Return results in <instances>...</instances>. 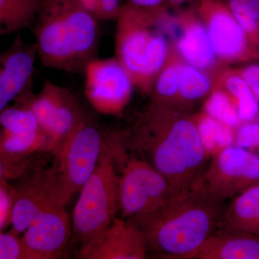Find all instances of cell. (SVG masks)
Masks as SVG:
<instances>
[{"mask_svg": "<svg viewBox=\"0 0 259 259\" xmlns=\"http://www.w3.org/2000/svg\"><path fill=\"white\" fill-rule=\"evenodd\" d=\"M135 148L163 175L171 195L193 187L209 157L201 138L197 117L151 100L131 133Z\"/></svg>", "mask_w": 259, "mask_h": 259, "instance_id": "cell-1", "label": "cell"}, {"mask_svg": "<svg viewBox=\"0 0 259 259\" xmlns=\"http://www.w3.org/2000/svg\"><path fill=\"white\" fill-rule=\"evenodd\" d=\"M221 204L211 199L197 182L172 195L153 212L130 222L144 232L148 250L163 258L190 259L221 228Z\"/></svg>", "mask_w": 259, "mask_h": 259, "instance_id": "cell-2", "label": "cell"}, {"mask_svg": "<svg viewBox=\"0 0 259 259\" xmlns=\"http://www.w3.org/2000/svg\"><path fill=\"white\" fill-rule=\"evenodd\" d=\"M116 20V59L128 73L135 88L151 95L172 53L165 32L168 20L166 8L145 10L126 3Z\"/></svg>", "mask_w": 259, "mask_h": 259, "instance_id": "cell-3", "label": "cell"}, {"mask_svg": "<svg viewBox=\"0 0 259 259\" xmlns=\"http://www.w3.org/2000/svg\"><path fill=\"white\" fill-rule=\"evenodd\" d=\"M105 143L93 175L80 191L72 214L73 236L81 250L95 246L120 210L115 153Z\"/></svg>", "mask_w": 259, "mask_h": 259, "instance_id": "cell-4", "label": "cell"}, {"mask_svg": "<svg viewBox=\"0 0 259 259\" xmlns=\"http://www.w3.org/2000/svg\"><path fill=\"white\" fill-rule=\"evenodd\" d=\"M105 141L99 129L84 115L55 151L49 168L56 203L64 206L81 189L96 169Z\"/></svg>", "mask_w": 259, "mask_h": 259, "instance_id": "cell-5", "label": "cell"}, {"mask_svg": "<svg viewBox=\"0 0 259 259\" xmlns=\"http://www.w3.org/2000/svg\"><path fill=\"white\" fill-rule=\"evenodd\" d=\"M166 177L145 158H130L119 176L120 210L131 221L153 212L171 197Z\"/></svg>", "mask_w": 259, "mask_h": 259, "instance_id": "cell-6", "label": "cell"}, {"mask_svg": "<svg viewBox=\"0 0 259 259\" xmlns=\"http://www.w3.org/2000/svg\"><path fill=\"white\" fill-rule=\"evenodd\" d=\"M205 193L222 204L259 182V156L236 145L212 155L198 181Z\"/></svg>", "mask_w": 259, "mask_h": 259, "instance_id": "cell-7", "label": "cell"}, {"mask_svg": "<svg viewBox=\"0 0 259 259\" xmlns=\"http://www.w3.org/2000/svg\"><path fill=\"white\" fill-rule=\"evenodd\" d=\"M84 94L95 110L104 115L119 116L128 105L134 83L115 58L93 59L83 70Z\"/></svg>", "mask_w": 259, "mask_h": 259, "instance_id": "cell-8", "label": "cell"}, {"mask_svg": "<svg viewBox=\"0 0 259 259\" xmlns=\"http://www.w3.org/2000/svg\"><path fill=\"white\" fill-rule=\"evenodd\" d=\"M199 18L207 29L218 60L226 62L259 61L246 34L223 0H199Z\"/></svg>", "mask_w": 259, "mask_h": 259, "instance_id": "cell-9", "label": "cell"}, {"mask_svg": "<svg viewBox=\"0 0 259 259\" xmlns=\"http://www.w3.org/2000/svg\"><path fill=\"white\" fill-rule=\"evenodd\" d=\"M32 27L37 56L44 66L66 72L79 73L69 28L59 0H44Z\"/></svg>", "mask_w": 259, "mask_h": 259, "instance_id": "cell-10", "label": "cell"}, {"mask_svg": "<svg viewBox=\"0 0 259 259\" xmlns=\"http://www.w3.org/2000/svg\"><path fill=\"white\" fill-rule=\"evenodd\" d=\"M0 124L1 165L9 166L40 148H48L47 136L25 104L2 110Z\"/></svg>", "mask_w": 259, "mask_h": 259, "instance_id": "cell-11", "label": "cell"}, {"mask_svg": "<svg viewBox=\"0 0 259 259\" xmlns=\"http://www.w3.org/2000/svg\"><path fill=\"white\" fill-rule=\"evenodd\" d=\"M64 206H51L21 237L29 259H55L64 253L73 234L72 222Z\"/></svg>", "mask_w": 259, "mask_h": 259, "instance_id": "cell-12", "label": "cell"}, {"mask_svg": "<svg viewBox=\"0 0 259 259\" xmlns=\"http://www.w3.org/2000/svg\"><path fill=\"white\" fill-rule=\"evenodd\" d=\"M36 45L17 37L0 56V111L32 88Z\"/></svg>", "mask_w": 259, "mask_h": 259, "instance_id": "cell-13", "label": "cell"}, {"mask_svg": "<svg viewBox=\"0 0 259 259\" xmlns=\"http://www.w3.org/2000/svg\"><path fill=\"white\" fill-rule=\"evenodd\" d=\"M148 245L144 232L128 221L115 218L101 240L92 248L79 251L86 259H144Z\"/></svg>", "mask_w": 259, "mask_h": 259, "instance_id": "cell-14", "label": "cell"}, {"mask_svg": "<svg viewBox=\"0 0 259 259\" xmlns=\"http://www.w3.org/2000/svg\"><path fill=\"white\" fill-rule=\"evenodd\" d=\"M71 34V44L79 72L95 59L100 44L98 21L79 0H59Z\"/></svg>", "mask_w": 259, "mask_h": 259, "instance_id": "cell-15", "label": "cell"}, {"mask_svg": "<svg viewBox=\"0 0 259 259\" xmlns=\"http://www.w3.org/2000/svg\"><path fill=\"white\" fill-rule=\"evenodd\" d=\"M56 204L54 184L49 169L38 174L21 190L15 192L12 231L19 235L23 233L44 210Z\"/></svg>", "mask_w": 259, "mask_h": 259, "instance_id": "cell-16", "label": "cell"}, {"mask_svg": "<svg viewBox=\"0 0 259 259\" xmlns=\"http://www.w3.org/2000/svg\"><path fill=\"white\" fill-rule=\"evenodd\" d=\"M178 19L181 30L175 49L180 59L202 71L210 69L218 59L204 23L190 11L182 13Z\"/></svg>", "mask_w": 259, "mask_h": 259, "instance_id": "cell-17", "label": "cell"}, {"mask_svg": "<svg viewBox=\"0 0 259 259\" xmlns=\"http://www.w3.org/2000/svg\"><path fill=\"white\" fill-rule=\"evenodd\" d=\"M190 259H259V236L219 228Z\"/></svg>", "mask_w": 259, "mask_h": 259, "instance_id": "cell-18", "label": "cell"}, {"mask_svg": "<svg viewBox=\"0 0 259 259\" xmlns=\"http://www.w3.org/2000/svg\"><path fill=\"white\" fill-rule=\"evenodd\" d=\"M221 228L259 236V182L233 199L223 213Z\"/></svg>", "mask_w": 259, "mask_h": 259, "instance_id": "cell-19", "label": "cell"}, {"mask_svg": "<svg viewBox=\"0 0 259 259\" xmlns=\"http://www.w3.org/2000/svg\"><path fill=\"white\" fill-rule=\"evenodd\" d=\"M214 87L226 92L236 107L242 122L254 120L259 111V101L241 74L228 71L218 77Z\"/></svg>", "mask_w": 259, "mask_h": 259, "instance_id": "cell-20", "label": "cell"}, {"mask_svg": "<svg viewBox=\"0 0 259 259\" xmlns=\"http://www.w3.org/2000/svg\"><path fill=\"white\" fill-rule=\"evenodd\" d=\"M44 0H0V35L32 27Z\"/></svg>", "mask_w": 259, "mask_h": 259, "instance_id": "cell-21", "label": "cell"}, {"mask_svg": "<svg viewBox=\"0 0 259 259\" xmlns=\"http://www.w3.org/2000/svg\"><path fill=\"white\" fill-rule=\"evenodd\" d=\"M83 115L74 95L63 88L59 106L47 135L48 148L56 151L77 125Z\"/></svg>", "mask_w": 259, "mask_h": 259, "instance_id": "cell-22", "label": "cell"}, {"mask_svg": "<svg viewBox=\"0 0 259 259\" xmlns=\"http://www.w3.org/2000/svg\"><path fill=\"white\" fill-rule=\"evenodd\" d=\"M214 83L205 71L183 61L181 68L176 107L202 100L212 92Z\"/></svg>", "mask_w": 259, "mask_h": 259, "instance_id": "cell-23", "label": "cell"}, {"mask_svg": "<svg viewBox=\"0 0 259 259\" xmlns=\"http://www.w3.org/2000/svg\"><path fill=\"white\" fill-rule=\"evenodd\" d=\"M201 138L209 156L223 148L234 144L235 134L233 127L214 120L205 113L197 117Z\"/></svg>", "mask_w": 259, "mask_h": 259, "instance_id": "cell-24", "label": "cell"}, {"mask_svg": "<svg viewBox=\"0 0 259 259\" xmlns=\"http://www.w3.org/2000/svg\"><path fill=\"white\" fill-rule=\"evenodd\" d=\"M259 56V0H225Z\"/></svg>", "mask_w": 259, "mask_h": 259, "instance_id": "cell-25", "label": "cell"}, {"mask_svg": "<svg viewBox=\"0 0 259 259\" xmlns=\"http://www.w3.org/2000/svg\"><path fill=\"white\" fill-rule=\"evenodd\" d=\"M204 113L233 128L241 125L242 122L231 99L217 87H213L204 104Z\"/></svg>", "mask_w": 259, "mask_h": 259, "instance_id": "cell-26", "label": "cell"}, {"mask_svg": "<svg viewBox=\"0 0 259 259\" xmlns=\"http://www.w3.org/2000/svg\"><path fill=\"white\" fill-rule=\"evenodd\" d=\"M20 235L10 231L0 233V259H29Z\"/></svg>", "mask_w": 259, "mask_h": 259, "instance_id": "cell-27", "label": "cell"}, {"mask_svg": "<svg viewBox=\"0 0 259 259\" xmlns=\"http://www.w3.org/2000/svg\"><path fill=\"white\" fill-rule=\"evenodd\" d=\"M234 145L259 156V122L248 121L238 126L235 134Z\"/></svg>", "mask_w": 259, "mask_h": 259, "instance_id": "cell-28", "label": "cell"}, {"mask_svg": "<svg viewBox=\"0 0 259 259\" xmlns=\"http://www.w3.org/2000/svg\"><path fill=\"white\" fill-rule=\"evenodd\" d=\"M15 197V191L9 188L5 178L1 177L0 185V230L1 231L11 223L12 212Z\"/></svg>", "mask_w": 259, "mask_h": 259, "instance_id": "cell-29", "label": "cell"}, {"mask_svg": "<svg viewBox=\"0 0 259 259\" xmlns=\"http://www.w3.org/2000/svg\"><path fill=\"white\" fill-rule=\"evenodd\" d=\"M100 20H116L123 5L121 0H98Z\"/></svg>", "mask_w": 259, "mask_h": 259, "instance_id": "cell-30", "label": "cell"}, {"mask_svg": "<svg viewBox=\"0 0 259 259\" xmlns=\"http://www.w3.org/2000/svg\"><path fill=\"white\" fill-rule=\"evenodd\" d=\"M236 71L248 83L259 101V64H250Z\"/></svg>", "mask_w": 259, "mask_h": 259, "instance_id": "cell-31", "label": "cell"}, {"mask_svg": "<svg viewBox=\"0 0 259 259\" xmlns=\"http://www.w3.org/2000/svg\"><path fill=\"white\" fill-rule=\"evenodd\" d=\"M165 0H127V4L145 10H155L165 6Z\"/></svg>", "mask_w": 259, "mask_h": 259, "instance_id": "cell-32", "label": "cell"}, {"mask_svg": "<svg viewBox=\"0 0 259 259\" xmlns=\"http://www.w3.org/2000/svg\"><path fill=\"white\" fill-rule=\"evenodd\" d=\"M79 1L92 15H93L97 20H100L98 0H79Z\"/></svg>", "mask_w": 259, "mask_h": 259, "instance_id": "cell-33", "label": "cell"}, {"mask_svg": "<svg viewBox=\"0 0 259 259\" xmlns=\"http://www.w3.org/2000/svg\"><path fill=\"white\" fill-rule=\"evenodd\" d=\"M185 1H186V0H165L166 3H169V4L171 5L180 4V3H184Z\"/></svg>", "mask_w": 259, "mask_h": 259, "instance_id": "cell-34", "label": "cell"}, {"mask_svg": "<svg viewBox=\"0 0 259 259\" xmlns=\"http://www.w3.org/2000/svg\"><path fill=\"white\" fill-rule=\"evenodd\" d=\"M257 121H258V122H259V111H258V115H257Z\"/></svg>", "mask_w": 259, "mask_h": 259, "instance_id": "cell-35", "label": "cell"}]
</instances>
